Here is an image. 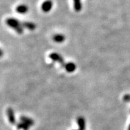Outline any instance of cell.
<instances>
[{
	"mask_svg": "<svg viewBox=\"0 0 130 130\" xmlns=\"http://www.w3.org/2000/svg\"><path fill=\"white\" fill-rule=\"evenodd\" d=\"M6 24L9 27L13 28L19 34H22L23 32L22 23H21L19 21L17 20V19H13V18H9L6 20Z\"/></svg>",
	"mask_w": 130,
	"mask_h": 130,
	"instance_id": "1",
	"label": "cell"
},
{
	"mask_svg": "<svg viewBox=\"0 0 130 130\" xmlns=\"http://www.w3.org/2000/svg\"><path fill=\"white\" fill-rule=\"evenodd\" d=\"M49 58H51V59H52L53 61L59 62V63H60L63 67H64V65H65L64 60L63 58L61 57V55H60L59 54H58V53H51V54H50Z\"/></svg>",
	"mask_w": 130,
	"mask_h": 130,
	"instance_id": "2",
	"label": "cell"
},
{
	"mask_svg": "<svg viewBox=\"0 0 130 130\" xmlns=\"http://www.w3.org/2000/svg\"><path fill=\"white\" fill-rule=\"evenodd\" d=\"M53 7V2L51 0H46L41 5V9L45 13L49 12Z\"/></svg>",
	"mask_w": 130,
	"mask_h": 130,
	"instance_id": "3",
	"label": "cell"
},
{
	"mask_svg": "<svg viewBox=\"0 0 130 130\" xmlns=\"http://www.w3.org/2000/svg\"><path fill=\"white\" fill-rule=\"evenodd\" d=\"M7 114L8 117L9 122L11 124H15V115H14V111L12 108H8L7 110Z\"/></svg>",
	"mask_w": 130,
	"mask_h": 130,
	"instance_id": "4",
	"label": "cell"
},
{
	"mask_svg": "<svg viewBox=\"0 0 130 130\" xmlns=\"http://www.w3.org/2000/svg\"><path fill=\"white\" fill-rule=\"evenodd\" d=\"M29 9L27 5H24V4H21V5H18L16 7V11L19 14H25L27 12Z\"/></svg>",
	"mask_w": 130,
	"mask_h": 130,
	"instance_id": "5",
	"label": "cell"
},
{
	"mask_svg": "<svg viewBox=\"0 0 130 130\" xmlns=\"http://www.w3.org/2000/svg\"><path fill=\"white\" fill-rule=\"evenodd\" d=\"M64 69H66L68 72H73L76 69V66L73 62H69V63H66L64 65Z\"/></svg>",
	"mask_w": 130,
	"mask_h": 130,
	"instance_id": "6",
	"label": "cell"
},
{
	"mask_svg": "<svg viewBox=\"0 0 130 130\" xmlns=\"http://www.w3.org/2000/svg\"><path fill=\"white\" fill-rule=\"evenodd\" d=\"M77 123L78 125L79 129L80 130H85L86 129V122L84 118L83 117H78L77 118Z\"/></svg>",
	"mask_w": 130,
	"mask_h": 130,
	"instance_id": "7",
	"label": "cell"
},
{
	"mask_svg": "<svg viewBox=\"0 0 130 130\" xmlns=\"http://www.w3.org/2000/svg\"><path fill=\"white\" fill-rule=\"evenodd\" d=\"M22 26L23 28H26L30 31H33L36 28V25L31 22H22Z\"/></svg>",
	"mask_w": 130,
	"mask_h": 130,
	"instance_id": "8",
	"label": "cell"
},
{
	"mask_svg": "<svg viewBox=\"0 0 130 130\" xmlns=\"http://www.w3.org/2000/svg\"><path fill=\"white\" fill-rule=\"evenodd\" d=\"M20 120L21 122H24V123H27L29 125L31 126V125H33L34 124V121L31 119V118H28V117H26V116H21L20 118Z\"/></svg>",
	"mask_w": 130,
	"mask_h": 130,
	"instance_id": "9",
	"label": "cell"
},
{
	"mask_svg": "<svg viewBox=\"0 0 130 130\" xmlns=\"http://www.w3.org/2000/svg\"><path fill=\"white\" fill-rule=\"evenodd\" d=\"M64 36L61 34L55 35H54V37H53V41H55V42H56V43H62V42L64 41Z\"/></svg>",
	"mask_w": 130,
	"mask_h": 130,
	"instance_id": "10",
	"label": "cell"
},
{
	"mask_svg": "<svg viewBox=\"0 0 130 130\" xmlns=\"http://www.w3.org/2000/svg\"><path fill=\"white\" fill-rule=\"evenodd\" d=\"M74 1V7L76 11H80L82 9V4L81 0H73Z\"/></svg>",
	"mask_w": 130,
	"mask_h": 130,
	"instance_id": "11",
	"label": "cell"
},
{
	"mask_svg": "<svg viewBox=\"0 0 130 130\" xmlns=\"http://www.w3.org/2000/svg\"><path fill=\"white\" fill-rule=\"evenodd\" d=\"M17 126L18 129H22L23 130H28L30 125H29L27 123H24V122H21V123H19L17 124Z\"/></svg>",
	"mask_w": 130,
	"mask_h": 130,
	"instance_id": "12",
	"label": "cell"
},
{
	"mask_svg": "<svg viewBox=\"0 0 130 130\" xmlns=\"http://www.w3.org/2000/svg\"><path fill=\"white\" fill-rule=\"evenodd\" d=\"M123 100L125 102H130V94H125L123 96Z\"/></svg>",
	"mask_w": 130,
	"mask_h": 130,
	"instance_id": "13",
	"label": "cell"
},
{
	"mask_svg": "<svg viewBox=\"0 0 130 130\" xmlns=\"http://www.w3.org/2000/svg\"><path fill=\"white\" fill-rule=\"evenodd\" d=\"M128 130H130V125H129V128H128Z\"/></svg>",
	"mask_w": 130,
	"mask_h": 130,
	"instance_id": "14",
	"label": "cell"
},
{
	"mask_svg": "<svg viewBox=\"0 0 130 130\" xmlns=\"http://www.w3.org/2000/svg\"><path fill=\"white\" fill-rule=\"evenodd\" d=\"M78 130H80V129H78Z\"/></svg>",
	"mask_w": 130,
	"mask_h": 130,
	"instance_id": "15",
	"label": "cell"
}]
</instances>
